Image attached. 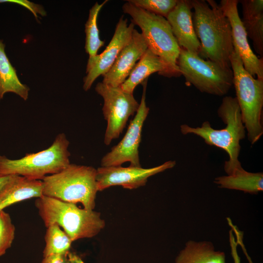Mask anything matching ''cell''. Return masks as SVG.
Returning a JSON list of instances; mask_svg holds the SVG:
<instances>
[{
	"mask_svg": "<svg viewBox=\"0 0 263 263\" xmlns=\"http://www.w3.org/2000/svg\"><path fill=\"white\" fill-rule=\"evenodd\" d=\"M147 49L141 33L134 29L129 42L121 51L109 70L103 75L102 82L113 87L120 86Z\"/></svg>",
	"mask_w": 263,
	"mask_h": 263,
	"instance_id": "cell-14",
	"label": "cell"
},
{
	"mask_svg": "<svg viewBox=\"0 0 263 263\" xmlns=\"http://www.w3.org/2000/svg\"><path fill=\"white\" fill-rule=\"evenodd\" d=\"M175 263H225V255L216 251L210 242L190 240L176 257Z\"/></svg>",
	"mask_w": 263,
	"mask_h": 263,
	"instance_id": "cell-20",
	"label": "cell"
},
{
	"mask_svg": "<svg viewBox=\"0 0 263 263\" xmlns=\"http://www.w3.org/2000/svg\"><path fill=\"white\" fill-rule=\"evenodd\" d=\"M122 10L141 29L148 48L166 64L168 77L181 75L177 64L181 48L167 19L137 7L128 1L123 4Z\"/></svg>",
	"mask_w": 263,
	"mask_h": 263,
	"instance_id": "cell-5",
	"label": "cell"
},
{
	"mask_svg": "<svg viewBox=\"0 0 263 263\" xmlns=\"http://www.w3.org/2000/svg\"><path fill=\"white\" fill-rule=\"evenodd\" d=\"M0 2H10L20 5L30 10L36 19L38 18V14L42 16L46 15V12L42 6L26 0H0Z\"/></svg>",
	"mask_w": 263,
	"mask_h": 263,
	"instance_id": "cell-26",
	"label": "cell"
},
{
	"mask_svg": "<svg viewBox=\"0 0 263 263\" xmlns=\"http://www.w3.org/2000/svg\"><path fill=\"white\" fill-rule=\"evenodd\" d=\"M147 81L146 79L141 83L143 88L142 95L134 117L130 121L122 139L103 157L101 160V167L120 166L127 162L130 163V166L141 167L138 148L142 128L150 110L145 100Z\"/></svg>",
	"mask_w": 263,
	"mask_h": 263,
	"instance_id": "cell-10",
	"label": "cell"
},
{
	"mask_svg": "<svg viewBox=\"0 0 263 263\" xmlns=\"http://www.w3.org/2000/svg\"><path fill=\"white\" fill-rule=\"evenodd\" d=\"M15 227L9 213L0 211V257L12 245L15 238Z\"/></svg>",
	"mask_w": 263,
	"mask_h": 263,
	"instance_id": "cell-25",
	"label": "cell"
},
{
	"mask_svg": "<svg viewBox=\"0 0 263 263\" xmlns=\"http://www.w3.org/2000/svg\"><path fill=\"white\" fill-rule=\"evenodd\" d=\"M234 85L242 121L252 145L263 134L262 122L263 107V79L251 75L244 69L237 49L230 57Z\"/></svg>",
	"mask_w": 263,
	"mask_h": 263,
	"instance_id": "cell-6",
	"label": "cell"
},
{
	"mask_svg": "<svg viewBox=\"0 0 263 263\" xmlns=\"http://www.w3.org/2000/svg\"><path fill=\"white\" fill-rule=\"evenodd\" d=\"M43 257L52 255L64 254L69 251L73 242L68 235L56 224L47 227Z\"/></svg>",
	"mask_w": 263,
	"mask_h": 263,
	"instance_id": "cell-23",
	"label": "cell"
},
{
	"mask_svg": "<svg viewBox=\"0 0 263 263\" xmlns=\"http://www.w3.org/2000/svg\"><path fill=\"white\" fill-rule=\"evenodd\" d=\"M35 204L45 226L57 224L72 242L93 238L105 226L100 213L79 208L75 204L42 195L36 198Z\"/></svg>",
	"mask_w": 263,
	"mask_h": 263,
	"instance_id": "cell-3",
	"label": "cell"
},
{
	"mask_svg": "<svg viewBox=\"0 0 263 263\" xmlns=\"http://www.w3.org/2000/svg\"><path fill=\"white\" fill-rule=\"evenodd\" d=\"M95 90L103 99L102 112L107 122L104 142L109 145L119 137L129 117L136 113L139 104L133 94L123 91L120 86L113 87L98 82Z\"/></svg>",
	"mask_w": 263,
	"mask_h": 263,
	"instance_id": "cell-9",
	"label": "cell"
},
{
	"mask_svg": "<svg viewBox=\"0 0 263 263\" xmlns=\"http://www.w3.org/2000/svg\"><path fill=\"white\" fill-rule=\"evenodd\" d=\"M13 175H3L0 174V190L9 182Z\"/></svg>",
	"mask_w": 263,
	"mask_h": 263,
	"instance_id": "cell-30",
	"label": "cell"
},
{
	"mask_svg": "<svg viewBox=\"0 0 263 263\" xmlns=\"http://www.w3.org/2000/svg\"><path fill=\"white\" fill-rule=\"evenodd\" d=\"M69 141L63 133L58 134L47 149L26 154L18 159L0 155V174L16 175L31 180H42L57 173L70 164Z\"/></svg>",
	"mask_w": 263,
	"mask_h": 263,
	"instance_id": "cell-7",
	"label": "cell"
},
{
	"mask_svg": "<svg viewBox=\"0 0 263 263\" xmlns=\"http://www.w3.org/2000/svg\"><path fill=\"white\" fill-rule=\"evenodd\" d=\"M230 245L231 248L232 255L234 259V263H240V258L238 256L237 249L236 244L234 241V239L232 238L231 233L230 232Z\"/></svg>",
	"mask_w": 263,
	"mask_h": 263,
	"instance_id": "cell-28",
	"label": "cell"
},
{
	"mask_svg": "<svg viewBox=\"0 0 263 263\" xmlns=\"http://www.w3.org/2000/svg\"><path fill=\"white\" fill-rule=\"evenodd\" d=\"M214 182L221 188L257 194L263 190V174L248 172L241 167L229 175L216 178Z\"/></svg>",
	"mask_w": 263,
	"mask_h": 263,
	"instance_id": "cell-19",
	"label": "cell"
},
{
	"mask_svg": "<svg viewBox=\"0 0 263 263\" xmlns=\"http://www.w3.org/2000/svg\"><path fill=\"white\" fill-rule=\"evenodd\" d=\"M175 164V161H168L148 169L130 166L99 167L96 169V175L98 191L114 186L129 189L137 188L145 186L150 177L172 168Z\"/></svg>",
	"mask_w": 263,
	"mask_h": 263,
	"instance_id": "cell-11",
	"label": "cell"
},
{
	"mask_svg": "<svg viewBox=\"0 0 263 263\" xmlns=\"http://www.w3.org/2000/svg\"><path fill=\"white\" fill-rule=\"evenodd\" d=\"M96 175V169L93 167L70 164L59 172L42 179L43 195L81 203L84 208L94 210L98 191Z\"/></svg>",
	"mask_w": 263,
	"mask_h": 263,
	"instance_id": "cell-4",
	"label": "cell"
},
{
	"mask_svg": "<svg viewBox=\"0 0 263 263\" xmlns=\"http://www.w3.org/2000/svg\"><path fill=\"white\" fill-rule=\"evenodd\" d=\"M192 9L190 0H178L166 19L179 47L199 55L201 44L194 29Z\"/></svg>",
	"mask_w": 263,
	"mask_h": 263,
	"instance_id": "cell-15",
	"label": "cell"
},
{
	"mask_svg": "<svg viewBox=\"0 0 263 263\" xmlns=\"http://www.w3.org/2000/svg\"><path fill=\"white\" fill-rule=\"evenodd\" d=\"M217 113L226 125L222 129H214L208 121H205L201 127L196 128L183 124L180 130L184 135L194 134L203 138L207 144L225 150L229 159L225 163L224 170L227 175H229L242 167L238 159L241 150L240 141L245 137L246 131L235 97L225 96Z\"/></svg>",
	"mask_w": 263,
	"mask_h": 263,
	"instance_id": "cell-2",
	"label": "cell"
},
{
	"mask_svg": "<svg viewBox=\"0 0 263 263\" xmlns=\"http://www.w3.org/2000/svg\"><path fill=\"white\" fill-rule=\"evenodd\" d=\"M68 252L64 254L52 255L44 257L41 263H69Z\"/></svg>",
	"mask_w": 263,
	"mask_h": 263,
	"instance_id": "cell-27",
	"label": "cell"
},
{
	"mask_svg": "<svg viewBox=\"0 0 263 263\" xmlns=\"http://www.w3.org/2000/svg\"><path fill=\"white\" fill-rule=\"evenodd\" d=\"M42 195L41 180L14 175L0 190V211L17 203Z\"/></svg>",
	"mask_w": 263,
	"mask_h": 263,
	"instance_id": "cell-16",
	"label": "cell"
},
{
	"mask_svg": "<svg viewBox=\"0 0 263 263\" xmlns=\"http://www.w3.org/2000/svg\"><path fill=\"white\" fill-rule=\"evenodd\" d=\"M108 1L104 0L100 4L95 2L89 11V17L85 26V49L89 56V57L97 55L98 50L105 44V41L100 38L97 20L100 11Z\"/></svg>",
	"mask_w": 263,
	"mask_h": 263,
	"instance_id": "cell-22",
	"label": "cell"
},
{
	"mask_svg": "<svg viewBox=\"0 0 263 263\" xmlns=\"http://www.w3.org/2000/svg\"><path fill=\"white\" fill-rule=\"evenodd\" d=\"M177 64L187 83L202 93L218 96L226 94L233 85L231 68H225L199 55L180 49Z\"/></svg>",
	"mask_w": 263,
	"mask_h": 263,
	"instance_id": "cell-8",
	"label": "cell"
},
{
	"mask_svg": "<svg viewBox=\"0 0 263 263\" xmlns=\"http://www.w3.org/2000/svg\"><path fill=\"white\" fill-rule=\"evenodd\" d=\"M68 257L69 263H84L80 257L74 252L69 251Z\"/></svg>",
	"mask_w": 263,
	"mask_h": 263,
	"instance_id": "cell-29",
	"label": "cell"
},
{
	"mask_svg": "<svg viewBox=\"0 0 263 263\" xmlns=\"http://www.w3.org/2000/svg\"><path fill=\"white\" fill-rule=\"evenodd\" d=\"M243 9L242 20L247 37L252 41L254 50L263 56V0H240Z\"/></svg>",
	"mask_w": 263,
	"mask_h": 263,
	"instance_id": "cell-18",
	"label": "cell"
},
{
	"mask_svg": "<svg viewBox=\"0 0 263 263\" xmlns=\"http://www.w3.org/2000/svg\"><path fill=\"white\" fill-rule=\"evenodd\" d=\"M237 0H222L220 7L231 25L233 47L242 59L244 67L253 77L263 79V59L252 50L246 31L238 13Z\"/></svg>",
	"mask_w": 263,
	"mask_h": 263,
	"instance_id": "cell-13",
	"label": "cell"
},
{
	"mask_svg": "<svg viewBox=\"0 0 263 263\" xmlns=\"http://www.w3.org/2000/svg\"><path fill=\"white\" fill-rule=\"evenodd\" d=\"M30 89L19 80L16 71L5 52V45L0 39V100L5 94L13 93L26 100Z\"/></svg>",
	"mask_w": 263,
	"mask_h": 263,
	"instance_id": "cell-21",
	"label": "cell"
},
{
	"mask_svg": "<svg viewBox=\"0 0 263 263\" xmlns=\"http://www.w3.org/2000/svg\"><path fill=\"white\" fill-rule=\"evenodd\" d=\"M135 24H128L127 19L122 16L116 25L114 34L105 50L99 55L89 57L87 75L83 79V89L88 91L95 79L103 76L111 68L121 51L131 39Z\"/></svg>",
	"mask_w": 263,
	"mask_h": 263,
	"instance_id": "cell-12",
	"label": "cell"
},
{
	"mask_svg": "<svg viewBox=\"0 0 263 263\" xmlns=\"http://www.w3.org/2000/svg\"><path fill=\"white\" fill-rule=\"evenodd\" d=\"M190 3L194 29L201 44L199 56L231 68V27L220 4L213 0H192Z\"/></svg>",
	"mask_w": 263,
	"mask_h": 263,
	"instance_id": "cell-1",
	"label": "cell"
},
{
	"mask_svg": "<svg viewBox=\"0 0 263 263\" xmlns=\"http://www.w3.org/2000/svg\"><path fill=\"white\" fill-rule=\"evenodd\" d=\"M133 5L148 12L167 18L178 0H128Z\"/></svg>",
	"mask_w": 263,
	"mask_h": 263,
	"instance_id": "cell-24",
	"label": "cell"
},
{
	"mask_svg": "<svg viewBox=\"0 0 263 263\" xmlns=\"http://www.w3.org/2000/svg\"><path fill=\"white\" fill-rule=\"evenodd\" d=\"M156 72L168 77L167 65L161 58L148 48L120 87L123 91L133 94L138 84L148 79L150 75Z\"/></svg>",
	"mask_w": 263,
	"mask_h": 263,
	"instance_id": "cell-17",
	"label": "cell"
}]
</instances>
